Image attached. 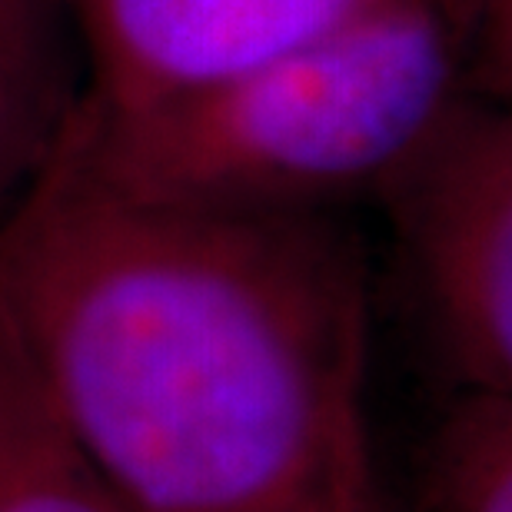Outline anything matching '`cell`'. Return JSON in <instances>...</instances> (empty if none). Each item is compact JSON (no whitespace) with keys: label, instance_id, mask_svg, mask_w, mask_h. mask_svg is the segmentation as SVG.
Wrapping results in <instances>:
<instances>
[{"label":"cell","instance_id":"cell-1","mask_svg":"<svg viewBox=\"0 0 512 512\" xmlns=\"http://www.w3.org/2000/svg\"><path fill=\"white\" fill-rule=\"evenodd\" d=\"M0 316L130 512H383L370 286L330 210L137 197L74 133L0 223Z\"/></svg>","mask_w":512,"mask_h":512},{"label":"cell","instance_id":"cell-2","mask_svg":"<svg viewBox=\"0 0 512 512\" xmlns=\"http://www.w3.org/2000/svg\"><path fill=\"white\" fill-rule=\"evenodd\" d=\"M446 0H396L220 84L137 110L90 104L77 150L114 187L227 210H330L386 193L463 104Z\"/></svg>","mask_w":512,"mask_h":512},{"label":"cell","instance_id":"cell-3","mask_svg":"<svg viewBox=\"0 0 512 512\" xmlns=\"http://www.w3.org/2000/svg\"><path fill=\"white\" fill-rule=\"evenodd\" d=\"M383 200L459 380L512 396V107L463 100Z\"/></svg>","mask_w":512,"mask_h":512},{"label":"cell","instance_id":"cell-4","mask_svg":"<svg viewBox=\"0 0 512 512\" xmlns=\"http://www.w3.org/2000/svg\"><path fill=\"white\" fill-rule=\"evenodd\" d=\"M90 60V104L137 110L220 84L396 0H64Z\"/></svg>","mask_w":512,"mask_h":512},{"label":"cell","instance_id":"cell-5","mask_svg":"<svg viewBox=\"0 0 512 512\" xmlns=\"http://www.w3.org/2000/svg\"><path fill=\"white\" fill-rule=\"evenodd\" d=\"M90 94L87 47L64 0H0V223L64 157Z\"/></svg>","mask_w":512,"mask_h":512},{"label":"cell","instance_id":"cell-6","mask_svg":"<svg viewBox=\"0 0 512 512\" xmlns=\"http://www.w3.org/2000/svg\"><path fill=\"white\" fill-rule=\"evenodd\" d=\"M0 512H130L0 316Z\"/></svg>","mask_w":512,"mask_h":512},{"label":"cell","instance_id":"cell-7","mask_svg":"<svg viewBox=\"0 0 512 512\" xmlns=\"http://www.w3.org/2000/svg\"><path fill=\"white\" fill-rule=\"evenodd\" d=\"M423 512H512V396L469 393L429 443Z\"/></svg>","mask_w":512,"mask_h":512},{"label":"cell","instance_id":"cell-8","mask_svg":"<svg viewBox=\"0 0 512 512\" xmlns=\"http://www.w3.org/2000/svg\"><path fill=\"white\" fill-rule=\"evenodd\" d=\"M476 50L499 100L512 107V0H479Z\"/></svg>","mask_w":512,"mask_h":512}]
</instances>
